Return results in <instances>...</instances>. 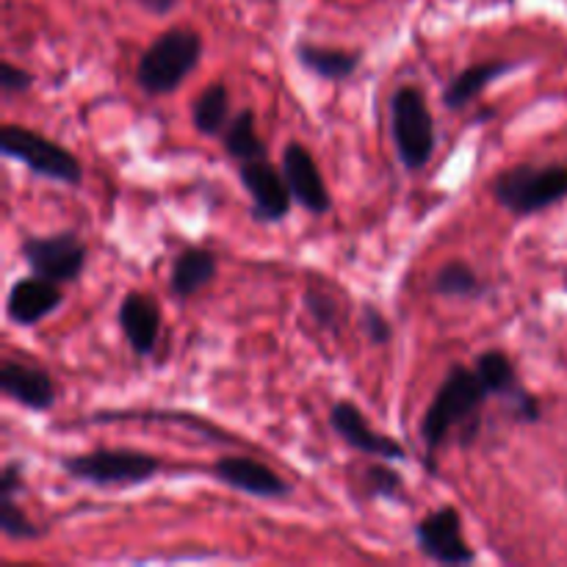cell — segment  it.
<instances>
[{
    "label": "cell",
    "mask_w": 567,
    "mask_h": 567,
    "mask_svg": "<svg viewBox=\"0 0 567 567\" xmlns=\"http://www.w3.org/2000/svg\"><path fill=\"white\" fill-rule=\"evenodd\" d=\"M487 396L491 393L485 391L474 369L452 365L446 380L437 388L432 404L426 408V415L421 419V441H424L426 452L435 454L454 430L476 421Z\"/></svg>",
    "instance_id": "1"
},
{
    "label": "cell",
    "mask_w": 567,
    "mask_h": 567,
    "mask_svg": "<svg viewBox=\"0 0 567 567\" xmlns=\"http://www.w3.org/2000/svg\"><path fill=\"white\" fill-rule=\"evenodd\" d=\"M203 37L194 28H169L158 33L136 64V83L153 97L177 92L203 61Z\"/></svg>",
    "instance_id": "2"
},
{
    "label": "cell",
    "mask_w": 567,
    "mask_h": 567,
    "mask_svg": "<svg viewBox=\"0 0 567 567\" xmlns=\"http://www.w3.org/2000/svg\"><path fill=\"white\" fill-rule=\"evenodd\" d=\"M493 199L513 216H535L567 199L565 164H518L502 172L491 186Z\"/></svg>",
    "instance_id": "3"
},
{
    "label": "cell",
    "mask_w": 567,
    "mask_h": 567,
    "mask_svg": "<svg viewBox=\"0 0 567 567\" xmlns=\"http://www.w3.org/2000/svg\"><path fill=\"white\" fill-rule=\"evenodd\" d=\"M391 133L396 155L408 172L426 169L435 155V116L421 89L399 86L391 97Z\"/></svg>",
    "instance_id": "4"
},
{
    "label": "cell",
    "mask_w": 567,
    "mask_h": 567,
    "mask_svg": "<svg viewBox=\"0 0 567 567\" xmlns=\"http://www.w3.org/2000/svg\"><path fill=\"white\" fill-rule=\"evenodd\" d=\"M61 468L72 480L94 487H131L153 480L161 471V460L136 449H97L64 457Z\"/></svg>",
    "instance_id": "5"
},
{
    "label": "cell",
    "mask_w": 567,
    "mask_h": 567,
    "mask_svg": "<svg viewBox=\"0 0 567 567\" xmlns=\"http://www.w3.org/2000/svg\"><path fill=\"white\" fill-rule=\"evenodd\" d=\"M0 153L6 158L20 161L33 175L48 177L53 183H64V186H81L83 183L81 161L70 150L61 147L59 142L31 131V127L3 125V131H0Z\"/></svg>",
    "instance_id": "6"
},
{
    "label": "cell",
    "mask_w": 567,
    "mask_h": 567,
    "mask_svg": "<svg viewBox=\"0 0 567 567\" xmlns=\"http://www.w3.org/2000/svg\"><path fill=\"white\" fill-rule=\"evenodd\" d=\"M20 252L31 275L59 282V286L75 282L86 269L89 258L86 244L70 230L53 233V236H28Z\"/></svg>",
    "instance_id": "7"
},
{
    "label": "cell",
    "mask_w": 567,
    "mask_h": 567,
    "mask_svg": "<svg viewBox=\"0 0 567 567\" xmlns=\"http://www.w3.org/2000/svg\"><path fill=\"white\" fill-rule=\"evenodd\" d=\"M415 546L426 559L437 565L463 567L476 559L463 537V518L454 507H441L415 524Z\"/></svg>",
    "instance_id": "8"
},
{
    "label": "cell",
    "mask_w": 567,
    "mask_h": 567,
    "mask_svg": "<svg viewBox=\"0 0 567 567\" xmlns=\"http://www.w3.org/2000/svg\"><path fill=\"white\" fill-rule=\"evenodd\" d=\"M238 181L247 188L249 199H252V216L266 225H277L291 210V188H288L286 175L277 169L269 158L258 161H241L238 164Z\"/></svg>",
    "instance_id": "9"
},
{
    "label": "cell",
    "mask_w": 567,
    "mask_h": 567,
    "mask_svg": "<svg viewBox=\"0 0 567 567\" xmlns=\"http://www.w3.org/2000/svg\"><path fill=\"white\" fill-rule=\"evenodd\" d=\"M330 426L336 430V435L341 437L347 446L354 449V452L369 454V457H377V460H388V463H404V460H408V449H404L399 441H393V437L371 430L363 410H360L354 402L332 404Z\"/></svg>",
    "instance_id": "10"
},
{
    "label": "cell",
    "mask_w": 567,
    "mask_h": 567,
    "mask_svg": "<svg viewBox=\"0 0 567 567\" xmlns=\"http://www.w3.org/2000/svg\"><path fill=\"white\" fill-rule=\"evenodd\" d=\"M280 169L282 175H286L288 188H291L293 203H299L313 216L330 214L332 197L330 192H327V183L324 177H321L319 164H316V158L308 153L305 144L288 142L286 147H282Z\"/></svg>",
    "instance_id": "11"
},
{
    "label": "cell",
    "mask_w": 567,
    "mask_h": 567,
    "mask_svg": "<svg viewBox=\"0 0 567 567\" xmlns=\"http://www.w3.org/2000/svg\"><path fill=\"white\" fill-rule=\"evenodd\" d=\"M210 474L225 487H233L244 496L264 498V502H277L291 493V485L280 474L252 457H219L210 465Z\"/></svg>",
    "instance_id": "12"
},
{
    "label": "cell",
    "mask_w": 567,
    "mask_h": 567,
    "mask_svg": "<svg viewBox=\"0 0 567 567\" xmlns=\"http://www.w3.org/2000/svg\"><path fill=\"white\" fill-rule=\"evenodd\" d=\"M61 305H64V291L59 282L28 275L11 286L9 299H6V316L17 327H37L39 321L53 316Z\"/></svg>",
    "instance_id": "13"
},
{
    "label": "cell",
    "mask_w": 567,
    "mask_h": 567,
    "mask_svg": "<svg viewBox=\"0 0 567 567\" xmlns=\"http://www.w3.org/2000/svg\"><path fill=\"white\" fill-rule=\"evenodd\" d=\"M0 391L33 413H50L55 408V382L44 369L20 360H3Z\"/></svg>",
    "instance_id": "14"
},
{
    "label": "cell",
    "mask_w": 567,
    "mask_h": 567,
    "mask_svg": "<svg viewBox=\"0 0 567 567\" xmlns=\"http://www.w3.org/2000/svg\"><path fill=\"white\" fill-rule=\"evenodd\" d=\"M120 330L138 358H150L161 338V308L142 291H127L120 302Z\"/></svg>",
    "instance_id": "15"
},
{
    "label": "cell",
    "mask_w": 567,
    "mask_h": 567,
    "mask_svg": "<svg viewBox=\"0 0 567 567\" xmlns=\"http://www.w3.org/2000/svg\"><path fill=\"white\" fill-rule=\"evenodd\" d=\"M219 271V260L205 247H186L175 255L169 271V288L177 299H192L194 293L210 286Z\"/></svg>",
    "instance_id": "16"
},
{
    "label": "cell",
    "mask_w": 567,
    "mask_h": 567,
    "mask_svg": "<svg viewBox=\"0 0 567 567\" xmlns=\"http://www.w3.org/2000/svg\"><path fill=\"white\" fill-rule=\"evenodd\" d=\"M513 70H518L515 61H482V64L465 66V70L457 72V75L449 81V86L443 89V103L452 111L465 109V105L474 103L493 81H498V78L507 75V72Z\"/></svg>",
    "instance_id": "17"
},
{
    "label": "cell",
    "mask_w": 567,
    "mask_h": 567,
    "mask_svg": "<svg viewBox=\"0 0 567 567\" xmlns=\"http://www.w3.org/2000/svg\"><path fill=\"white\" fill-rule=\"evenodd\" d=\"M297 59L305 70L319 75L321 81H349L360 66V53L341 48H324V44L299 42Z\"/></svg>",
    "instance_id": "18"
},
{
    "label": "cell",
    "mask_w": 567,
    "mask_h": 567,
    "mask_svg": "<svg viewBox=\"0 0 567 567\" xmlns=\"http://www.w3.org/2000/svg\"><path fill=\"white\" fill-rule=\"evenodd\" d=\"M221 147L230 158L241 161H258L269 158V147L260 138L258 127H255V114L252 109H241L238 114L230 116L227 127L221 131Z\"/></svg>",
    "instance_id": "19"
},
{
    "label": "cell",
    "mask_w": 567,
    "mask_h": 567,
    "mask_svg": "<svg viewBox=\"0 0 567 567\" xmlns=\"http://www.w3.org/2000/svg\"><path fill=\"white\" fill-rule=\"evenodd\" d=\"M230 122V89L221 81L210 83L192 103V125L203 136H221Z\"/></svg>",
    "instance_id": "20"
},
{
    "label": "cell",
    "mask_w": 567,
    "mask_h": 567,
    "mask_svg": "<svg viewBox=\"0 0 567 567\" xmlns=\"http://www.w3.org/2000/svg\"><path fill=\"white\" fill-rule=\"evenodd\" d=\"M474 371L480 374L482 385H485V391L491 393V396L513 399L524 391V385L518 382V374H515L513 360L504 352H498V349L482 352L480 358H476Z\"/></svg>",
    "instance_id": "21"
},
{
    "label": "cell",
    "mask_w": 567,
    "mask_h": 567,
    "mask_svg": "<svg viewBox=\"0 0 567 567\" xmlns=\"http://www.w3.org/2000/svg\"><path fill=\"white\" fill-rule=\"evenodd\" d=\"M432 291L446 299H476L485 293V286H482L480 275L465 260H452V264H443L435 271Z\"/></svg>",
    "instance_id": "22"
},
{
    "label": "cell",
    "mask_w": 567,
    "mask_h": 567,
    "mask_svg": "<svg viewBox=\"0 0 567 567\" xmlns=\"http://www.w3.org/2000/svg\"><path fill=\"white\" fill-rule=\"evenodd\" d=\"M14 498L17 496H3V493H0V532H3L6 540L25 543L42 537V529L28 518L25 509L17 507Z\"/></svg>",
    "instance_id": "23"
},
{
    "label": "cell",
    "mask_w": 567,
    "mask_h": 567,
    "mask_svg": "<svg viewBox=\"0 0 567 567\" xmlns=\"http://www.w3.org/2000/svg\"><path fill=\"white\" fill-rule=\"evenodd\" d=\"M363 485L369 498H399L404 493V480L399 476V471H393L385 463H371L363 474Z\"/></svg>",
    "instance_id": "24"
},
{
    "label": "cell",
    "mask_w": 567,
    "mask_h": 567,
    "mask_svg": "<svg viewBox=\"0 0 567 567\" xmlns=\"http://www.w3.org/2000/svg\"><path fill=\"white\" fill-rule=\"evenodd\" d=\"M305 308H308L310 319H313L321 330H338L341 313H338V302L330 293L319 291V288H308V291H305Z\"/></svg>",
    "instance_id": "25"
},
{
    "label": "cell",
    "mask_w": 567,
    "mask_h": 567,
    "mask_svg": "<svg viewBox=\"0 0 567 567\" xmlns=\"http://www.w3.org/2000/svg\"><path fill=\"white\" fill-rule=\"evenodd\" d=\"M360 327H363V332L369 336V341L374 343V347H385V343H391L393 338L391 321L385 319V313H382L377 305L365 302L363 308H360Z\"/></svg>",
    "instance_id": "26"
},
{
    "label": "cell",
    "mask_w": 567,
    "mask_h": 567,
    "mask_svg": "<svg viewBox=\"0 0 567 567\" xmlns=\"http://www.w3.org/2000/svg\"><path fill=\"white\" fill-rule=\"evenodd\" d=\"M31 86H33L31 72L22 70V66H14L11 61H3V66H0V89H3L6 97L28 92Z\"/></svg>",
    "instance_id": "27"
},
{
    "label": "cell",
    "mask_w": 567,
    "mask_h": 567,
    "mask_svg": "<svg viewBox=\"0 0 567 567\" xmlns=\"http://www.w3.org/2000/svg\"><path fill=\"white\" fill-rule=\"evenodd\" d=\"M513 415L518 421H524V424H537L540 421V402H537L535 393H529L524 388L518 396H513Z\"/></svg>",
    "instance_id": "28"
},
{
    "label": "cell",
    "mask_w": 567,
    "mask_h": 567,
    "mask_svg": "<svg viewBox=\"0 0 567 567\" xmlns=\"http://www.w3.org/2000/svg\"><path fill=\"white\" fill-rule=\"evenodd\" d=\"M0 493L3 496H17L22 493V465L20 463H6L0 471Z\"/></svg>",
    "instance_id": "29"
},
{
    "label": "cell",
    "mask_w": 567,
    "mask_h": 567,
    "mask_svg": "<svg viewBox=\"0 0 567 567\" xmlns=\"http://www.w3.org/2000/svg\"><path fill=\"white\" fill-rule=\"evenodd\" d=\"M138 6H142V9H147L150 14L164 17V14H169V11H175L177 0H138Z\"/></svg>",
    "instance_id": "30"
}]
</instances>
